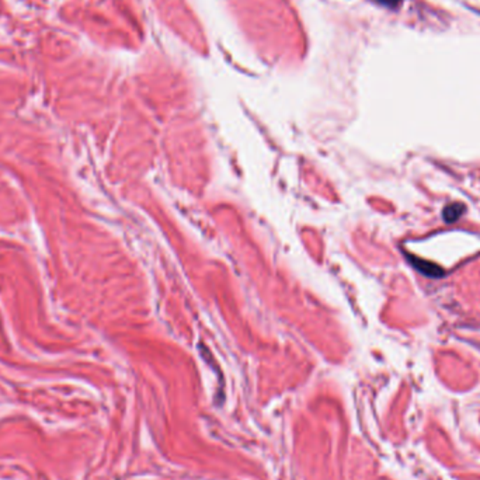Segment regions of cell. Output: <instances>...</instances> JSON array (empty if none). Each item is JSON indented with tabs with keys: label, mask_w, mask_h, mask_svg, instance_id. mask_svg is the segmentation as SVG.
<instances>
[{
	"label": "cell",
	"mask_w": 480,
	"mask_h": 480,
	"mask_svg": "<svg viewBox=\"0 0 480 480\" xmlns=\"http://www.w3.org/2000/svg\"><path fill=\"white\" fill-rule=\"evenodd\" d=\"M409 260L411 262L413 267H416L417 271H420L423 276H427L430 278H439V277H444V274H445L439 266H435L430 262H424V260H420V259L411 257V256H409Z\"/></svg>",
	"instance_id": "6da1fadb"
},
{
	"label": "cell",
	"mask_w": 480,
	"mask_h": 480,
	"mask_svg": "<svg viewBox=\"0 0 480 480\" xmlns=\"http://www.w3.org/2000/svg\"><path fill=\"white\" fill-rule=\"evenodd\" d=\"M466 208L465 205L462 204H451V205H446L442 211V218L445 222L448 223H453L455 220H458L463 213H465Z\"/></svg>",
	"instance_id": "7a4b0ae2"
},
{
	"label": "cell",
	"mask_w": 480,
	"mask_h": 480,
	"mask_svg": "<svg viewBox=\"0 0 480 480\" xmlns=\"http://www.w3.org/2000/svg\"><path fill=\"white\" fill-rule=\"evenodd\" d=\"M376 2H379L381 5L388 6V8H395L402 2V0H376Z\"/></svg>",
	"instance_id": "3957f363"
}]
</instances>
